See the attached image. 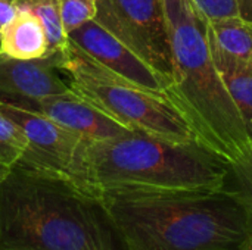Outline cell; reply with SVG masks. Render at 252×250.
Listing matches in <instances>:
<instances>
[{"instance_id": "obj_1", "label": "cell", "mask_w": 252, "mask_h": 250, "mask_svg": "<svg viewBox=\"0 0 252 250\" xmlns=\"http://www.w3.org/2000/svg\"><path fill=\"white\" fill-rule=\"evenodd\" d=\"M0 250H128L102 200L68 175L18 162L0 181Z\"/></svg>"}, {"instance_id": "obj_2", "label": "cell", "mask_w": 252, "mask_h": 250, "mask_svg": "<svg viewBox=\"0 0 252 250\" xmlns=\"http://www.w3.org/2000/svg\"><path fill=\"white\" fill-rule=\"evenodd\" d=\"M128 250H248L252 212L229 187L97 194Z\"/></svg>"}, {"instance_id": "obj_3", "label": "cell", "mask_w": 252, "mask_h": 250, "mask_svg": "<svg viewBox=\"0 0 252 250\" xmlns=\"http://www.w3.org/2000/svg\"><path fill=\"white\" fill-rule=\"evenodd\" d=\"M230 167L205 147L173 143L140 131L106 140H84L68 177L93 196L103 192L216 190Z\"/></svg>"}, {"instance_id": "obj_4", "label": "cell", "mask_w": 252, "mask_h": 250, "mask_svg": "<svg viewBox=\"0 0 252 250\" xmlns=\"http://www.w3.org/2000/svg\"><path fill=\"white\" fill-rule=\"evenodd\" d=\"M173 49V80L164 94L185 116L198 143L229 167L252 155V139L219 72L207 21L190 0H165Z\"/></svg>"}, {"instance_id": "obj_5", "label": "cell", "mask_w": 252, "mask_h": 250, "mask_svg": "<svg viewBox=\"0 0 252 250\" xmlns=\"http://www.w3.org/2000/svg\"><path fill=\"white\" fill-rule=\"evenodd\" d=\"M61 56L59 68L69 77V88L130 131H140L173 143L199 144L185 116L164 93L143 90L117 80L71 41Z\"/></svg>"}, {"instance_id": "obj_6", "label": "cell", "mask_w": 252, "mask_h": 250, "mask_svg": "<svg viewBox=\"0 0 252 250\" xmlns=\"http://www.w3.org/2000/svg\"><path fill=\"white\" fill-rule=\"evenodd\" d=\"M94 21L142 60L173 80V49L165 0H96Z\"/></svg>"}, {"instance_id": "obj_7", "label": "cell", "mask_w": 252, "mask_h": 250, "mask_svg": "<svg viewBox=\"0 0 252 250\" xmlns=\"http://www.w3.org/2000/svg\"><path fill=\"white\" fill-rule=\"evenodd\" d=\"M68 38L102 69L120 81L155 93H164L168 85V81L162 75L94 19L68 32Z\"/></svg>"}, {"instance_id": "obj_8", "label": "cell", "mask_w": 252, "mask_h": 250, "mask_svg": "<svg viewBox=\"0 0 252 250\" xmlns=\"http://www.w3.org/2000/svg\"><path fill=\"white\" fill-rule=\"evenodd\" d=\"M0 111L15 121L28 139V147L19 162L68 175L75 153L84 141L81 136L38 111L7 103H0Z\"/></svg>"}, {"instance_id": "obj_9", "label": "cell", "mask_w": 252, "mask_h": 250, "mask_svg": "<svg viewBox=\"0 0 252 250\" xmlns=\"http://www.w3.org/2000/svg\"><path fill=\"white\" fill-rule=\"evenodd\" d=\"M61 53L16 59L0 52V103L35 109L40 99L69 90L61 75Z\"/></svg>"}, {"instance_id": "obj_10", "label": "cell", "mask_w": 252, "mask_h": 250, "mask_svg": "<svg viewBox=\"0 0 252 250\" xmlns=\"http://www.w3.org/2000/svg\"><path fill=\"white\" fill-rule=\"evenodd\" d=\"M34 111L41 112L89 141L106 140L130 131L71 88L65 93L40 99Z\"/></svg>"}, {"instance_id": "obj_11", "label": "cell", "mask_w": 252, "mask_h": 250, "mask_svg": "<svg viewBox=\"0 0 252 250\" xmlns=\"http://www.w3.org/2000/svg\"><path fill=\"white\" fill-rule=\"evenodd\" d=\"M207 40L220 72H252V22L230 16L207 22Z\"/></svg>"}, {"instance_id": "obj_12", "label": "cell", "mask_w": 252, "mask_h": 250, "mask_svg": "<svg viewBox=\"0 0 252 250\" xmlns=\"http://www.w3.org/2000/svg\"><path fill=\"white\" fill-rule=\"evenodd\" d=\"M0 52L16 59H40L47 56L49 40L37 15L21 9L16 19L0 35Z\"/></svg>"}, {"instance_id": "obj_13", "label": "cell", "mask_w": 252, "mask_h": 250, "mask_svg": "<svg viewBox=\"0 0 252 250\" xmlns=\"http://www.w3.org/2000/svg\"><path fill=\"white\" fill-rule=\"evenodd\" d=\"M21 9H28L37 15L46 29L49 40L47 56L63 53L68 47V34L61 18L59 0H15Z\"/></svg>"}, {"instance_id": "obj_14", "label": "cell", "mask_w": 252, "mask_h": 250, "mask_svg": "<svg viewBox=\"0 0 252 250\" xmlns=\"http://www.w3.org/2000/svg\"><path fill=\"white\" fill-rule=\"evenodd\" d=\"M28 147L22 128L0 111V164L10 168L21 161Z\"/></svg>"}, {"instance_id": "obj_15", "label": "cell", "mask_w": 252, "mask_h": 250, "mask_svg": "<svg viewBox=\"0 0 252 250\" xmlns=\"http://www.w3.org/2000/svg\"><path fill=\"white\" fill-rule=\"evenodd\" d=\"M220 72V71H219ZM252 139V72H220Z\"/></svg>"}, {"instance_id": "obj_16", "label": "cell", "mask_w": 252, "mask_h": 250, "mask_svg": "<svg viewBox=\"0 0 252 250\" xmlns=\"http://www.w3.org/2000/svg\"><path fill=\"white\" fill-rule=\"evenodd\" d=\"M59 7L66 34L96 16V0H59Z\"/></svg>"}, {"instance_id": "obj_17", "label": "cell", "mask_w": 252, "mask_h": 250, "mask_svg": "<svg viewBox=\"0 0 252 250\" xmlns=\"http://www.w3.org/2000/svg\"><path fill=\"white\" fill-rule=\"evenodd\" d=\"M226 187L233 190L252 212V155L241 164L230 167Z\"/></svg>"}, {"instance_id": "obj_18", "label": "cell", "mask_w": 252, "mask_h": 250, "mask_svg": "<svg viewBox=\"0 0 252 250\" xmlns=\"http://www.w3.org/2000/svg\"><path fill=\"white\" fill-rule=\"evenodd\" d=\"M196 12L207 22L239 16L238 15V0H190Z\"/></svg>"}, {"instance_id": "obj_19", "label": "cell", "mask_w": 252, "mask_h": 250, "mask_svg": "<svg viewBox=\"0 0 252 250\" xmlns=\"http://www.w3.org/2000/svg\"><path fill=\"white\" fill-rule=\"evenodd\" d=\"M19 6L15 0H0V35L16 19Z\"/></svg>"}, {"instance_id": "obj_20", "label": "cell", "mask_w": 252, "mask_h": 250, "mask_svg": "<svg viewBox=\"0 0 252 250\" xmlns=\"http://www.w3.org/2000/svg\"><path fill=\"white\" fill-rule=\"evenodd\" d=\"M238 15L242 19L252 22V0H238Z\"/></svg>"}, {"instance_id": "obj_21", "label": "cell", "mask_w": 252, "mask_h": 250, "mask_svg": "<svg viewBox=\"0 0 252 250\" xmlns=\"http://www.w3.org/2000/svg\"><path fill=\"white\" fill-rule=\"evenodd\" d=\"M7 171H9V168L0 164V181H1V178H3V177L6 175V172H7Z\"/></svg>"}, {"instance_id": "obj_22", "label": "cell", "mask_w": 252, "mask_h": 250, "mask_svg": "<svg viewBox=\"0 0 252 250\" xmlns=\"http://www.w3.org/2000/svg\"><path fill=\"white\" fill-rule=\"evenodd\" d=\"M248 250H252V243H251V246H250V249H248Z\"/></svg>"}]
</instances>
